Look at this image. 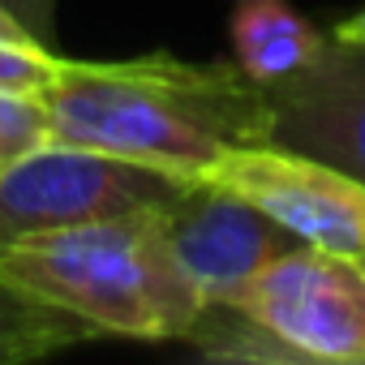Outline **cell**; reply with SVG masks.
I'll return each mask as SVG.
<instances>
[{
	"instance_id": "obj_5",
	"label": "cell",
	"mask_w": 365,
	"mask_h": 365,
	"mask_svg": "<svg viewBox=\"0 0 365 365\" xmlns=\"http://www.w3.org/2000/svg\"><path fill=\"white\" fill-rule=\"evenodd\" d=\"M198 180L232 190L267 220L288 228L301 245L365 258V180L318 155L279 142H254L228 150Z\"/></svg>"
},
{
	"instance_id": "obj_9",
	"label": "cell",
	"mask_w": 365,
	"mask_h": 365,
	"mask_svg": "<svg viewBox=\"0 0 365 365\" xmlns=\"http://www.w3.org/2000/svg\"><path fill=\"white\" fill-rule=\"evenodd\" d=\"M211 361H241V365H305L275 331H267L254 314L237 301H202L194 322L180 335Z\"/></svg>"
},
{
	"instance_id": "obj_13",
	"label": "cell",
	"mask_w": 365,
	"mask_h": 365,
	"mask_svg": "<svg viewBox=\"0 0 365 365\" xmlns=\"http://www.w3.org/2000/svg\"><path fill=\"white\" fill-rule=\"evenodd\" d=\"M5 9L35 43L56 48V0H0Z\"/></svg>"
},
{
	"instance_id": "obj_3",
	"label": "cell",
	"mask_w": 365,
	"mask_h": 365,
	"mask_svg": "<svg viewBox=\"0 0 365 365\" xmlns=\"http://www.w3.org/2000/svg\"><path fill=\"white\" fill-rule=\"evenodd\" d=\"M180 185H185L180 176L142 163L48 142L0 176V250L86 220L163 211Z\"/></svg>"
},
{
	"instance_id": "obj_7",
	"label": "cell",
	"mask_w": 365,
	"mask_h": 365,
	"mask_svg": "<svg viewBox=\"0 0 365 365\" xmlns=\"http://www.w3.org/2000/svg\"><path fill=\"white\" fill-rule=\"evenodd\" d=\"M262 91L271 142L365 180V43L327 39L314 65Z\"/></svg>"
},
{
	"instance_id": "obj_11",
	"label": "cell",
	"mask_w": 365,
	"mask_h": 365,
	"mask_svg": "<svg viewBox=\"0 0 365 365\" xmlns=\"http://www.w3.org/2000/svg\"><path fill=\"white\" fill-rule=\"evenodd\" d=\"M48 146V108L43 95L0 91V176L22 163L31 150Z\"/></svg>"
},
{
	"instance_id": "obj_10",
	"label": "cell",
	"mask_w": 365,
	"mask_h": 365,
	"mask_svg": "<svg viewBox=\"0 0 365 365\" xmlns=\"http://www.w3.org/2000/svg\"><path fill=\"white\" fill-rule=\"evenodd\" d=\"M82 339H95V331L86 322H78L73 314L43 305L9 284H0V365L52 356Z\"/></svg>"
},
{
	"instance_id": "obj_15",
	"label": "cell",
	"mask_w": 365,
	"mask_h": 365,
	"mask_svg": "<svg viewBox=\"0 0 365 365\" xmlns=\"http://www.w3.org/2000/svg\"><path fill=\"white\" fill-rule=\"evenodd\" d=\"M0 35H5V39H31V35H26V31H22L5 9H0ZM31 43H35V39H31Z\"/></svg>"
},
{
	"instance_id": "obj_4",
	"label": "cell",
	"mask_w": 365,
	"mask_h": 365,
	"mask_svg": "<svg viewBox=\"0 0 365 365\" xmlns=\"http://www.w3.org/2000/svg\"><path fill=\"white\" fill-rule=\"evenodd\" d=\"M305 365H365V267L318 245H292L232 297Z\"/></svg>"
},
{
	"instance_id": "obj_16",
	"label": "cell",
	"mask_w": 365,
	"mask_h": 365,
	"mask_svg": "<svg viewBox=\"0 0 365 365\" xmlns=\"http://www.w3.org/2000/svg\"><path fill=\"white\" fill-rule=\"evenodd\" d=\"M361 267H365V258H361Z\"/></svg>"
},
{
	"instance_id": "obj_2",
	"label": "cell",
	"mask_w": 365,
	"mask_h": 365,
	"mask_svg": "<svg viewBox=\"0 0 365 365\" xmlns=\"http://www.w3.org/2000/svg\"><path fill=\"white\" fill-rule=\"evenodd\" d=\"M0 284L86 322L95 335L180 339L202 309L155 211L86 220L0 250Z\"/></svg>"
},
{
	"instance_id": "obj_14",
	"label": "cell",
	"mask_w": 365,
	"mask_h": 365,
	"mask_svg": "<svg viewBox=\"0 0 365 365\" xmlns=\"http://www.w3.org/2000/svg\"><path fill=\"white\" fill-rule=\"evenodd\" d=\"M331 39H344V43H365V9H361V14H352V18H344V22L331 31Z\"/></svg>"
},
{
	"instance_id": "obj_12",
	"label": "cell",
	"mask_w": 365,
	"mask_h": 365,
	"mask_svg": "<svg viewBox=\"0 0 365 365\" xmlns=\"http://www.w3.org/2000/svg\"><path fill=\"white\" fill-rule=\"evenodd\" d=\"M61 69V52L31 43V39H5L0 35V91L18 95H43Z\"/></svg>"
},
{
	"instance_id": "obj_6",
	"label": "cell",
	"mask_w": 365,
	"mask_h": 365,
	"mask_svg": "<svg viewBox=\"0 0 365 365\" xmlns=\"http://www.w3.org/2000/svg\"><path fill=\"white\" fill-rule=\"evenodd\" d=\"M176 262L198 284L207 301L232 297L267 262L301 245L288 228L267 220L258 207L237 198L215 180H185L176 198L155 211Z\"/></svg>"
},
{
	"instance_id": "obj_1",
	"label": "cell",
	"mask_w": 365,
	"mask_h": 365,
	"mask_svg": "<svg viewBox=\"0 0 365 365\" xmlns=\"http://www.w3.org/2000/svg\"><path fill=\"white\" fill-rule=\"evenodd\" d=\"M43 108L48 142L99 150L180 180L207 176L237 146L271 142L267 91L237 61L61 56Z\"/></svg>"
},
{
	"instance_id": "obj_8",
	"label": "cell",
	"mask_w": 365,
	"mask_h": 365,
	"mask_svg": "<svg viewBox=\"0 0 365 365\" xmlns=\"http://www.w3.org/2000/svg\"><path fill=\"white\" fill-rule=\"evenodd\" d=\"M327 31H318L288 0H232L228 14V43L232 61L258 82H284L314 65L327 48Z\"/></svg>"
}]
</instances>
